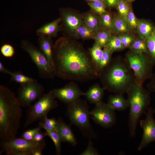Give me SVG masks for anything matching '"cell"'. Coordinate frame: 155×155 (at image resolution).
Returning a JSON list of instances; mask_svg holds the SVG:
<instances>
[{"instance_id": "obj_43", "label": "cell", "mask_w": 155, "mask_h": 155, "mask_svg": "<svg viewBox=\"0 0 155 155\" xmlns=\"http://www.w3.org/2000/svg\"><path fill=\"white\" fill-rule=\"evenodd\" d=\"M119 0H104L105 4L109 7L114 6L117 4Z\"/></svg>"}, {"instance_id": "obj_12", "label": "cell", "mask_w": 155, "mask_h": 155, "mask_svg": "<svg viewBox=\"0 0 155 155\" xmlns=\"http://www.w3.org/2000/svg\"><path fill=\"white\" fill-rule=\"evenodd\" d=\"M145 114V119L140 122L143 133L137 148L139 151L145 148L151 143L155 142V120L154 117L153 109L151 106L149 107Z\"/></svg>"}, {"instance_id": "obj_3", "label": "cell", "mask_w": 155, "mask_h": 155, "mask_svg": "<svg viewBox=\"0 0 155 155\" xmlns=\"http://www.w3.org/2000/svg\"><path fill=\"white\" fill-rule=\"evenodd\" d=\"M100 82L105 90L123 94L127 92L136 82L133 71L125 58L112 59L109 64L100 73Z\"/></svg>"}, {"instance_id": "obj_22", "label": "cell", "mask_w": 155, "mask_h": 155, "mask_svg": "<svg viewBox=\"0 0 155 155\" xmlns=\"http://www.w3.org/2000/svg\"><path fill=\"white\" fill-rule=\"evenodd\" d=\"M95 34L93 30L84 23L78 28L74 34L82 39H94Z\"/></svg>"}, {"instance_id": "obj_39", "label": "cell", "mask_w": 155, "mask_h": 155, "mask_svg": "<svg viewBox=\"0 0 155 155\" xmlns=\"http://www.w3.org/2000/svg\"><path fill=\"white\" fill-rule=\"evenodd\" d=\"M99 153L97 150L93 146V143L90 140L86 149L82 152L81 155H98Z\"/></svg>"}, {"instance_id": "obj_23", "label": "cell", "mask_w": 155, "mask_h": 155, "mask_svg": "<svg viewBox=\"0 0 155 155\" xmlns=\"http://www.w3.org/2000/svg\"><path fill=\"white\" fill-rule=\"evenodd\" d=\"M130 28L126 20L121 16H117L113 19L111 31L125 33L129 32Z\"/></svg>"}, {"instance_id": "obj_28", "label": "cell", "mask_w": 155, "mask_h": 155, "mask_svg": "<svg viewBox=\"0 0 155 155\" xmlns=\"http://www.w3.org/2000/svg\"><path fill=\"white\" fill-rule=\"evenodd\" d=\"M57 120L55 117L49 118L48 117L40 120L39 126L46 131H50L56 129Z\"/></svg>"}, {"instance_id": "obj_17", "label": "cell", "mask_w": 155, "mask_h": 155, "mask_svg": "<svg viewBox=\"0 0 155 155\" xmlns=\"http://www.w3.org/2000/svg\"><path fill=\"white\" fill-rule=\"evenodd\" d=\"M105 90L99 84L96 83L91 86L86 92L84 93V96L88 101L95 104L101 102Z\"/></svg>"}, {"instance_id": "obj_42", "label": "cell", "mask_w": 155, "mask_h": 155, "mask_svg": "<svg viewBox=\"0 0 155 155\" xmlns=\"http://www.w3.org/2000/svg\"><path fill=\"white\" fill-rule=\"evenodd\" d=\"M47 136L46 131L42 132L41 131L37 133L34 136L32 141L36 142H40L44 140V138Z\"/></svg>"}, {"instance_id": "obj_10", "label": "cell", "mask_w": 155, "mask_h": 155, "mask_svg": "<svg viewBox=\"0 0 155 155\" xmlns=\"http://www.w3.org/2000/svg\"><path fill=\"white\" fill-rule=\"evenodd\" d=\"M44 88L37 80L20 84L17 97L22 107H29L44 94Z\"/></svg>"}, {"instance_id": "obj_8", "label": "cell", "mask_w": 155, "mask_h": 155, "mask_svg": "<svg viewBox=\"0 0 155 155\" xmlns=\"http://www.w3.org/2000/svg\"><path fill=\"white\" fill-rule=\"evenodd\" d=\"M22 49L27 53L36 65L40 77L42 78L52 79L55 75L54 70L44 53L33 44L27 40L21 43Z\"/></svg>"}, {"instance_id": "obj_40", "label": "cell", "mask_w": 155, "mask_h": 155, "mask_svg": "<svg viewBox=\"0 0 155 155\" xmlns=\"http://www.w3.org/2000/svg\"><path fill=\"white\" fill-rule=\"evenodd\" d=\"M124 48L129 47L134 39L133 38L127 35H120L118 36Z\"/></svg>"}, {"instance_id": "obj_21", "label": "cell", "mask_w": 155, "mask_h": 155, "mask_svg": "<svg viewBox=\"0 0 155 155\" xmlns=\"http://www.w3.org/2000/svg\"><path fill=\"white\" fill-rule=\"evenodd\" d=\"M84 23L96 33L100 30L99 18L94 12H88L82 17Z\"/></svg>"}, {"instance_id": "obj_20", "label": "cell", "mask_w": 155, "mask_h": 155, "mask_svg": "<svg viewBox=\"0 0 155 155\" xmlns=\"http://www.w3.org/2000/svg\"><path fill=\"white\" fill-rule=\"evenodd\" d=\"M137 28L141 38L146 40L155 32V28L153 25L145 20L138 21Z\"/></svg>"}, {"instance_id": "obj_11", "label": "cell", "mask_w": 155, "mask_h": 155, "mask_svg": "<svg viewBox=\"0 0 155 155\" xmlns=\"http://www.w3.org/2000/svg\"><path fill=\"white\" fill-rule=\"evenodd\" d=\"M115 111L102 102L95 104L90 112V118L94 122L104 127L109 128L115 123L116 116Z\"/></svg>"}, {"instance_id": "obj_2", "label": "cell", "mask_w": 155, "mask_h": 155, "mask_svg": "<svg viewBox=\"0 0 155 155\" xmlns=\"http://www.w3.org/2000/svg\"><path fill=\"white\" fill-rule=\"evenodd\" d=\"M22 106L15 94L8 88L0 86V139L1 142L16 137L20 126Z\"/></svg>"}, {"instance_id": "obj_45", "label": "cell", "mask_w": 155, "mask_h": 155, "mask_svg": "<svg viewBox=\"0 0 155 155\" xmlns=\"http://www.w3.org/2000/svg\"><path fill=\"white\" fill-rule=\"evenodd\" d=\"M0 71L5 74H9L10 71L6 69L1 61H0Z\"/></svg>"}, {"instance_id": "obj_29", "label": "cell", "mask_w": 155, "mask_h": 155, "mask_svg": "<svg viewBox=\"0 0 155 155\" xmlns=\"http://www.w3.org/2000/svg\"><path fill=\"white\" fill-rule=\"evenodd\" d=\"M45 131L47 136L51 138L53 142L57 154L60 155L61 153L62 141L56 129Z\"/></svg>"}, {"instance_id": "obj_7", "label": "cell", "mask_w": 155, "mask_h": 155, "mask_svg": "<svg viewBox=\"0 0 155 155\" xmlns=\"http://www.w3.org/2000/svg\"><path fill=\"white\" fill-rule=\"evenodd\" d=\"M56 98L51 90L47 93L44 94L33 104L29 106L27 111L24 127L47 117L48 113L58 106Z\"/></svg>"}, {"instance_id": "obj_9", "label": "cell", "mask_w": 155, "mask_h": 155, "mask_svg": "<svg viewBox=\"0 0 155 155\" xmlns=\"http://www.w3.org/2000/svg\"><path fill=\"white\" fill-rule=\"evenodd\" d=\"M45 146V140L36 142L16 137L0 143L1 152L7 155H32L36 149Z\"/></svg>"}, {"instance_id": "obj_46", "label": "cell", "mask_w": 155, "mask_h": 155, "mask_svg": "<svg viewBox=\"0 0 155 155\" xmlns=\"http://www.w3.org/2000/svg\"><path fill=\"white\" fill-rule=\"evenodd\" d=\"M88 1H89V2H93V1H96L100 0H87Z\"/></svg>"}, {"instance_id": "obj_47", "label": "cell", "mask_w": 155, "mask_h": 155, "mask_svg": "<svg viewBox=\"0 0 155 155\" xmlns=\"http://www.w3.org/2000/svg\"><path fill=\"white\" fill-rule=\"evenodd\" d=\"M153 111H154V114H155V108L154 109H153Z\"/></svg>"}, {"instance_id": "obj_31", "label": "cell", "mask_w": 155, "mask_h": 155, "mask_svg": "<svg viewBox=\"0 0 155 155\" xmlns=\"http://www.w3.org/2000/svg\"><path fill=\"white\" fill-rule=\"evenodd\" d=\"M112 54V53L106 47L103 48L102 56L98 66V70L100 73L111 62L112 59L111 57Z\"/></svg>"}, {"instance_id": "obj_16", "label": "cell", "mask_w": 155, "mask_h": 155, "mask_svg": "<svg viewBox=\"0 0 155 155\" xmlns=\"http://www.w3.org/2000/svg\"><path fill=\"white\" fill-rule=\"evenodd\" d=\"M61 20L60 18L44 25L36 30V34L38 36H46L50 38L55 36L60 28Z\"/></svg>"}, {"instance_id": "obj_30", "label": "cell", "mask_w": 155, "mask_h": 155, "mask_svg": "<svg viewBox=\"0 0 155 155\" xmlns=\"http://www.w3.org/2000/svg\"><path fill=\"white\" fill-rule=\"evenodd\" d=\"M105 47L112 53L115 51L121 50L125 48L119 38L116 36H111Z\"/></svg>"}, {"instance_id": "obj_18", "label": "cell", "mask_w": 155, "mask_h": 155, "mask_svg": "<svg viewBox=\"0 0 155 155\" xmlns=\"http://www.w3.org/2000/svg\"><path fill=\"white\" fill-rule=\"evenodd\" d=\"M38 43L39 49L46 56L53 69V53L54 45L51 38L46 36H39Z\"/></svg>"}, {"instance_id": "obj_4", "label": "cell", "mask_w": 155, "mask_h": 155, "mask_svg": "<svg viewBox=\"0 0 155 155\" xmlns=\"http://www.w3.org/2000/svg\"><path fill=\"white\" fill-rule=\"evenodd\" d=\"M142 85L135 82L127 93L129 108V127L130 135L133 137L135 135L139 119L145 113L151 100V92Z\"/></svg>"}, {"instance_id": "obj_14", "label": "cell", "mask_w": 155, "mask_h": 155, "mask_svg": "<svg viewBox=\"0 0 155 155\" xmlns=\"http://www.w3.org/2000/svg\"><path fill=\"white\" fill-rule=\"evenodd\" d=\"M61 21L65 29L74 34L78 28L84 23L82 18L74 13L60 10Z\"/></svg>"}, {"instance_id": "obj_38", "label": "cell", "mask_w": 155, "mask_h": 155, "mask_svg": "<svg viewBox=\"0 0 155 155\" xmlns=\"http://www.w3.org/2000/svg\"><path fill=\"white\" fill-rule=\"evenodd\" d=\"M127 22L130 28L134 29L137 28L138 21L133 13L131 10L128 14Z\"/></svg>"}, {"instance_id": "obj_32", "label": "cell", "mask_w": 155, "mask_h": 155, "mask_svg": "<svg viewBox=\"0 0 155 155\" xmlns=\"http://www.w3.org/2000/svg\"><path fill=\"white\" fill-rule=\"evenodd\" d=\"M113 19L109 13H106L100 16L99 18L100 27L103 29L111 31L113 25Z\"/></svg>"}, {"instance_id": "obj_37", "label": "cell", "mask_w": 155, "mask_h": 155, "mask_svg": "<svg viewBox=\"0 0 155 155\" xmlns=\"http://www.w3.org/2000/svg\"><path fill=\"white\" fill-rule=\"evenodd\" d=\"M42 128L38 127L33 129H28L24 131L22 134L21 137L29 141H32L35 134L41 131Z\"/></svg>"}, {"instance_id": "obj_25", "label": "cell", "mask_w": 155, "mask_h": 155, "mask_svg": "<svg viewBox=\"0 0 155 155\" xmlns=\"http://www.w3.org/2000/svg\"><path fill=\"white\" fill-rule=\"evenodd\" d=\"M146 40L142 38L134 40L129 47L130 50L138 53H149Z\"/></svg>"}, {"instance_id": "obj_26", "label": "cell", "mask_w": 155, "mask_h": 155, "mask_svg": "<svg viewBox=\"0 0 155 155\" xmlns=\"http://www.w3.org/2000/svg\"><path fill=\"white\" fill-rule=\"evenodd\" d=\"M102 48L99 45L94 43L92 46L89 49L90 55L97 67L102 56Z\"/></svg>"}, {"instance_id": "obj_15", "label": "cell", "mask_w": 155, "mask_h": 155, "mask_svg": "<svg viewBox=\"0 0 155 155\" xmlns=\"http://www.w3.org/2000/svg\"><path fill=\"white\" fill-rule=\"evenodd\" d=\"M56 130L62 142H67L73 146L77 145V140L70 126L66 124L61 118L57 120Z\"/></svg>"}, {"instance_id": "obj_36", "label": "cell", "mask_w": 155, "mask_h": 155, "mask_svg": "<svg viewBox=\"0 0 155 155\" xmlns=\"http://www.w3.org/2000/svg\"><path fill=\"white\" fill-rule=\"evenodd\" d=\"M149 53L155 61V32L146 40Z\"/></svg>"}, {"instance_id": "obj_13", "label": "cell", "mask_w": 155, "mask_h": 155, "mask_svg": "<svg viewBox=\"0 0 155 155\" xmlns=\"http://www.w3.org/2000/svg\"><path fill=\"white\" fill-rule=\"evenodd\" d=\"M56 98L68 105L80 99L84 93L77 84L73 82L67 84L64 87L52 90Z\"/></svg>"}, {"instance_id": "obj_33", "label": "cell", "mask_w": 155, "mask_h": 155, "mask_svg": "<svg viewBox=\"0 0 155 155\" xmlns=\"http://www.w3.org/2000/svg\"><path fill=\"white\" fill-rule=\"evenodd\" d=\"M88 4L95 13L100 16L106 13L104 5L101 0L89 2Z\"/></svg>"}, {"instance_id": "obj_5", "label": "cell", "mask_w": 155, "mask_h": 155, "mask_svg": "<svg viewBox=\"0 0 155 155\" xmlns=\"http://www.w3.org/2000/svg\"><path fill=\"white\" fill-rule=\"evenodd\" d=\"M90 112L87 102L79 99L68 105L66 114L71 124L78 127L84 135L92 138L96 135L90 123Z\"/></svg>"}, {"instance_id": "obj_41", "label": "cell", "mask_w": 155, "mask_h": 155, "mask_svg": "<svg viewBox=\"0 0 155 155\" xmlns=\"http://www.w3.org/2000/svg\"><path fill=\"white\" fill-rule=\"evenodd\" d=\"M150 80L146 85V87L151 92H155V73H153Z\"/></svg>"}, {"instance_id": "obj_19", "label": "cell", "mask_w": 155, "mask_h": 155, "mask_svg": "<svg viewBox=\"0 0 155 155\" xmlns=\"http://www.w3.org/2000/svg\"><path fill=\"white\" fill-rule=\"evenodd\" d=\"M107 104L115 111H124L129 107L127 100H126L122 94H115V95L110 96Z\"/></svg>"}, {"instance_id": "obj_48", "label": "cell", "mask_w": 155, "mask_h": 155, "mask_svg": "<svg viewBox=\"0 0 155 155\" xmlns=\"http://www.w3.org/2000/svg\"><path fill=\"white\" fill-rule=\"evenodd\" d=\"M129 0V1H133V0Z\"/></svg>"}, {"instance_id": "obj_44", "label": "cell", "mask_w": 155, "mask_h": 155, "mask_svg": "<svg viewBox=\"0 0 155 155\" xmlns=\"http://www.w3.org/2000/svg\"><path fill=\"white\" fill-rule=\"evenodd\" d=\"M45 147L42 146L36 149L32 152V155H42L43 150Z\"/></svg>"}, {"instance_id": "obj_35", "label": "cell", "mask_w": 155, "mask_h": 155, "mask_svg": "<svg viewBox=\"0 0 155 155\" xmlns=\"http://www.w3.org/2000/svg\"><path fill=\"white\" fill-rule=\"evenodd\" d=\"M1 54L4 57L7 58L12 57L15 53L14 47L9 44H5L1 47L0 49Z\"/></svg>"}, {"instance_id": "obj_34", "label": "cell", "mask_w": 155, "mask_h": 155, "mask_svg": "<svg viewBox=\"0 0 155 155\" xmlns=\"http://www.w3.org/2000/svg\"><path fill=\"white\" fill-rule=\"evenodd\" d=\"M117 6L120 16L127 21V16L130 10L128 3L124 0H119Z\"/></svg>"}, {"instance_id": "obj_6", "label": "cell", "mask_w": 155, "mask_h": 155, "mask_svg": "<svg viewBox=\"0 0 155 155\" xmlns=\"http://www.w3.org/2000/svg\"><path fill=\"white\" fill-rule=\"evenodd\" d=\"M125 59L133 71L136 82L143 84L152 76L155 61L148 53H138L130 50Z\"/></svg>"}, {"instance_id": "obj_27", "label": "cell", "mask_w": 155, "mask_h": 155, "mask_svg": "<svg viewBox=\"0 0 155 155\" xmlns=\"http://www.w3.org/2000/svg\"><path fill=\"white\" fill-rule=\"evenodd\" d=\"M9 75L12 80L20 84L33 81L35 80L26 76L20 71L12 72L10 71Z\"/></svg>"}, {"instance_id": "obj_1", "label": "cell", "mask_w": 155, "mask_h": 155, "mask_svg": "<svg viewBox=\"0 0 155 155\" xmlns=\"http://www.w3.org/2000/svg\"><path fill=\"white\" fill-rule=\"evenodd\" d=\"M53 58L55 75L64 80L84 82L99 78L96 65L79 43L65 37L54 45Z\"/></svg>"}, {"instance_id": "obj_24", "label": "cell", "mask_w": 155, "mask_h": 155, "mask_svg": "<svg viewBox=\"0 0 155 155\" xmlns=\"http://www.w3.org/2000/svg\"><path fill=\"white\" fill-rule=\"evenodd\" d=\"M111 36L109 31L103 30H99L96 33L94 39L96 43L102 47H105Z\"/></svg>"}]
</instances>
